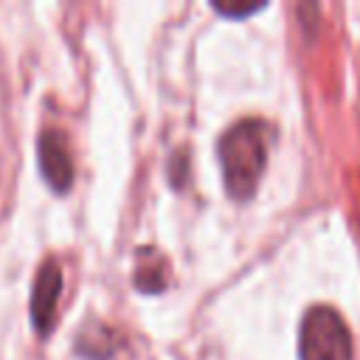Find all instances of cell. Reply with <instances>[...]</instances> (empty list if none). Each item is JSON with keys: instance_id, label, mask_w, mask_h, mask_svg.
Masks as SVG:
<instances>
[{"instance_id": "obj_3", "label": "cell", "mask_w": 360, "mask_h": 360, "mask_svg": "<svg viewBox=\"0 0 360 360\" xmlns=\"http://www.w3.org/2000/svg\"><path fill=\"white\" fill-rule=\"evenodd\" d=\"M37 163L39 174L51 191L65 194L73 186V158L68 146V135L62 129H42L37 138Z\"/></svg>"}, {"instance_id": "obj_2", "label": "cell", "mask_w": 360, "mask_h": 360, "mask_svg": "<svg viewBox=\"0 0 360 360\" xmlns=\"http://www.w3.org/2000/svg\"><path fill=\"white\" fill-rule=\"evenodd\" d=\"M352 335L332 307H312L298 326V360H352Z\"/></svg>"}, {"instance_id": "obj_1", "label": "cell", "mask_w": 360, "mask_h": 360, "mask_svg": "<svg viewBox=\"0 0 360 360\" xmlns=\"http://www.w3.org/2000/svg\"><path fill=\"white\" fill-rule=\"evenodd\" d=\"M267 149H270V127L262 118H242L219 135L217 158L231 200L245 202L256 194V186L267 166Z\"/></svg>"}, {"instance_id": "obj_5", "label": "cell", "mask_w": 360, "mask_h": 360, "mask_svg": "<svg viewBox=\"0 0 360 360\" xmlns=\"http://www.w3.org/2000/svg\"><path fill=\"white\" fill-rule=\"evenodd\" d=\"M132 284L143 295H158L169 287V264L160 253H155L149 245L138 250L135 270H132Z\"/></svg>"}, {"instance_id": "obj_8", "label": "cell", "mask_w": 360, "mask_h": 360, "mask_svg": "<svg viewBox=\"0 0 360 360\" xmlns=\"http://www.w3.org/2000/svg\"><path fill=\"white\" fill-rule=\"evenodd\" d=\"M211 8L222 17H231V20H242V17H250L256 11L264 8V3H211Z\"/></svg>"}, {"instance_id": "obj_7", "label": "cell", "mask_w": 360, "mask_h": 360, "mask_svg": "<svg viewBox=\"0 0 360 360\" xmlns=\"http://www.w3.org/2000/svg\"><path fill=\"white\" fill-rule=\"evenodd\" d=\"M188 180V152L186 149H174L169 158V183L174 188H183Z\"/></svg>"}, {"instance_id": "obj_6", "label": "cell", "mask_w": 360, "mask_h": 360, "mask_svg": "<svg viewBox=\"0 0 360 360\" xmlns=\"http://www.w3.org/2000/svg\"><path fill=\"white\" fill-rule=\"evenodd\" d=\"M115 332L98 321H87L76 338V352L87 360H110L115 354Z\"/></svg>"}, {"instance_id": "obj_4", "label": "cell", "mask_w": 360, "mask_h": 360, "mask_svg": "<svg viewBox=\"0 0 360 360\" xmlns=\"http://www.w3.org/2000/svg\"><path fill=\"white\" fill-rule=\"evenodd\" d=\"M62 267L56 259H45L37 270L34 287H31V301H28V312H31V326L37 329V335L48 338L53 323H56V304L62 295Z\"/></svg>"}]
</instances>
